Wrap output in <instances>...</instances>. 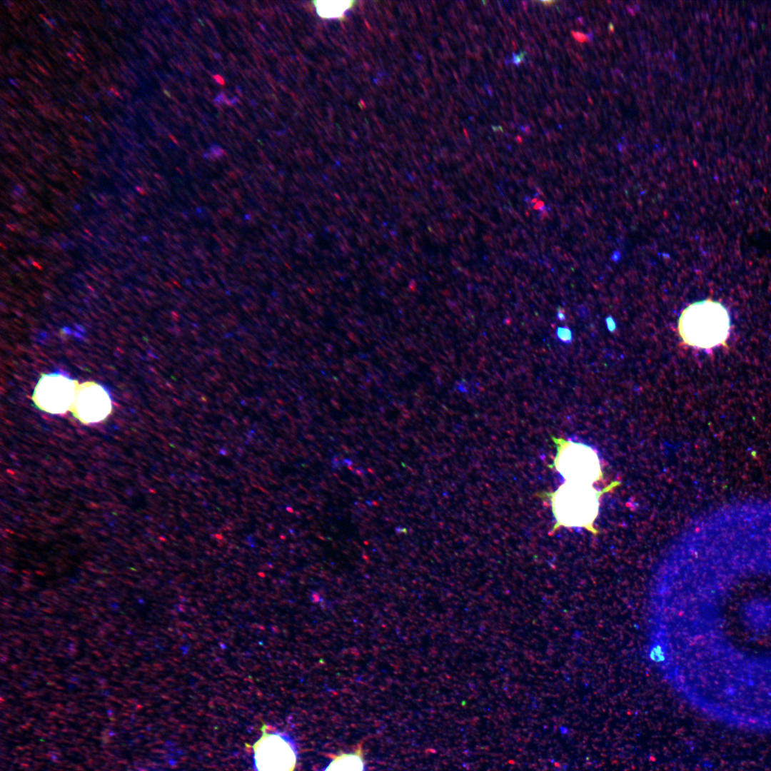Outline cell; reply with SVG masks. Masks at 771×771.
<instances>
[{
    "label": "cell",
    "instance_id": "obj_2",
    "mask_svg": "<svg viewBox=\"0 0 771 771\" xmlns=\"http://www.w3.org/2000/svg\"><path fill=\"white\" fill-rule=\"evenodd\" d=\"M677 331L684 344L700 349L725 346L730 318L725 307L712 299L687 306L678 318Z\"/></svg>",
    "mask_w": 771,
    "mask_h": 771
},
{
    "label": "cell",
    "instance_id": "obj_8",
    "mask_svg": "<svg viewBox=\"0 0 771 771\" xmlns=\"http://www.w3.org/2000/svg\"><path fill=\"white\" fill-rule=\"evenodd\" d=\"M318 15L322 19L343 18L346 11L353 8L355 1H313Z\"/></svg>",
    "mask_w": 771,
    "mask_h": 771
},
{
    "label": "cell",
    "instance_id": "obj_4",
    "mask_svg": "<svg viewBox=\"0 0 771 771\" xmlns=\"http://www.w3.org/2000/svg\"><path fill=\"white\" fill-rule=\"evenodd\" d=\"M265 728L253 745L255 771H293L298 757L294 742L285 733L266 732Z\"/></svg>",
    "mask_w": 771,
    "mask_h": 771
},
{
    "label": "cell",
    "instance_id": "obj_5",
    "mask_svg": "<svg viewBox=\"0 0 771 771\" xmlns=\"http://www.w3.org/2000/svg\"><path fill=\"white\" fill-rule=\"evenodd\" d=\"M78 385L77 381L62 373L42 374L34 388L32 400L40 410L61 415L69 410Z\"/></svg>",
    "mask_w": 771,
    "mask_h": 771
},
{
    "label": "cell",
    "instance_id": "obj_1",
    "mask_svg": "<svg viewBox=\"0 0 771 771\" xmlns=\"http://www.w3.org/2000/svg\"><path fill=\"white\" fill-rule=\"evenodd\" d=\"M620 484L615 480L598 490L592 484L565 481L556 490L542 493L541 497L549 499L556 521L552 533L560 527L583 528L598 535L594 523L599 513L600 499Z\"/></svg>",
    "mask_w": 771,
    "mask_h": 771
},
{
    "label": "cell",
    "instance_id": "obj_3",
    "mask_svg": "<svg viewBox=\"0 0 771 771\" xmlns=\"http://www.w3.org/2000/svg\"><path fill=\"white\" fill-rule=\"evenodd\" d=\"M557 453L552 465L565 481L593 484L603 478L598 453L591 447L552 436Z\"/></svg>",
    "mask_w": 771,
    "mask_h": 771
},
{
    "label": "cell",
    "instance_id": "obj_6",
    "mask_svg": "<svg viewBox=\"0 0 771 771\" xmlns=\"http://www.w3.org/2000/svg\"><path fill=\"white\" fill-rule=\"evenodd\" d=\"M111 410V398L104 387L94 381L79 383L69 409L76 418L84 424L96 423L106 418Z\"/></svg>",
    "mask_w": 771,
    "mask_h": 771
},
{
    "label": "cell",
    "instance_id": "obj_7",
    "mask_svg": "<svg viewBox=\"0 0 771 771\" xmlns=\"http://www.w3.org/2000/svg\"><path fill=\"white\" fill-rule=\"evenodd\" d=\"M323 771H365L361 748L336 755Z\"/></svg>",
    "mask_w": 771,
    "mask_h": 771
}]
</instances>
